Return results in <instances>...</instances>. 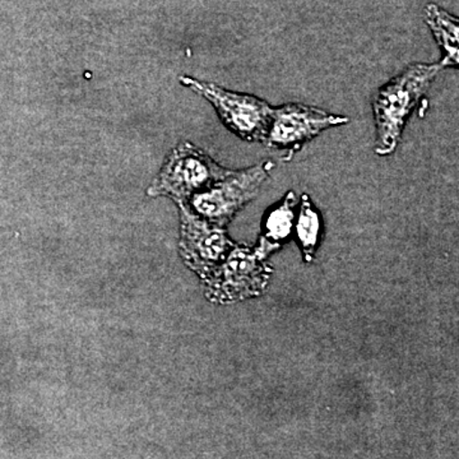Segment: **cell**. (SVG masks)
Wrapping results in <instances>:
<instances>
[{"instance_id":"obj_1","label":"cell","mask_w":459,"mask_h":459,"mask_svg":"<svg viewBox=\"0 0 459 459\" xmlns=\"http://www.w3.org/2000/svg\"><path fill=\"white\" fill-rule=\"evenodd\" d=\"M440 69L439 65H410L403 74L377 91L373 101L377 155L386 156L394 152L407 117L427 93Z\"/></svg>"},{"instance_id":"obj_2","label":"cell","mask_w":459,"mask_h":459,"mask_svg":"<svg viewBox=\"0 0 459 459\" xmlns=\"http://www.w3.org/2000/svg\"><path fill=\"white\" fill-rule=\"evenodd\" d=\"M229 171L201 148L190 142H180L166 157L159 174L148 186L147 195L170 198L178 205L186 204L193 195L222 179Z\"/></svg>"},{"instance_id":"obj_3","label":"cell","mask_w":459,"mask_h":459,"mask_svg":"<svg viewBox=\"0 0 459 459\" xmlns=\"http://www.w3.org/2000/svg\"><path fill=\"white\" fill-rule=\"evenodd\" d=\"M274 166L273 161L265 160L252 168L230 170L222 179L193 195L186 205L205 221L226 228L258 195Z\"/></svg>"},{"instance_id":"obj_4","label":"cell","mask_w":459,"mask_h":459,"mask_svg":"<svg viewBox=\"0 0 459 459\" xmlns=\"http://www.w3.org/2000/svg\"><path fill=\"white\" fill-rule=\"evenodd\" d=\"M180 83L207 100L219 114L226 128L247 142L263 141L270 126L272 108L264 100L247 93L234 92L221 86L189 75H181Z\"/></svg>"},{"instance_id":"obj_5","label":"cell","mask_w":459,"mask_h":459,"mask_svg":"<svg viewBox=\"0 0 459 459\" xmlns=\"http://www.w3.org/2000/svg\"><path fill=\"white\" fill-rule=\"evenodd\" d=\"M271 272L258 250L235 246L225 261L204 280L205 295L220 304L258 296L267 285Z\"/></svg>"},{"instance_id":"obj_6","label":"cell","mask_w":459,"mask_h":459,"mask_svg":"<svg viewBox=\"0 0 459 459\" xmlns=\"http://www.w3.org/2000/svg\"><path fill=\"white\" fill-rule=\"evenodd\" d=\"M346 123H349V117L307 105L287 104L272 108L270 126L262 143L287 153L286 160H290L319 133Z\"/></svg>"},{"instance_id":"obj_7","label":"cell","mask_w":459,"mask_h":459,"mask_svg":"<svg viewBox=\"0 0 459 459\" xmlns=\"http://www.w3.org/2000/svg\"><path fill=\"white\" fill-rule=\"evenodd\" d=\"M179 211L180 256L204 281L225 261L235 244L230 240L225 228L205 221L188 205L179 204Z\"/></svg>"},{"instance_id":"obj_8","label":"cell","mask_w":459,"mask_h":459,"mask_svg":"<svg viewBox=\"0 0 459 459\" xmlns=\"http://www.w3.org/2000/svg\"><path fill=\"white\" fill-rule=\"evenodd\" d=\"M296 195L290 192L279 207L274 208L265 220V234L255 247L264 258L273 250L279 249L281 243L291 234L294 226Z\"/></svg>"},{"instance_id":"obj_9","label":"cell","mask_w":459,"mask_h":459,"mask_svg":"<svg viewBox=\"0 0 459 459\" xmlns=\"http://www.w3.org/2000/svg\"><path fill=\"white\" fill-rule=\"evenodd\" d=\"M428 20L435 33V38L442 47L444 56L440 68L458 65V23L435 5L428 9Z\"/></svg>"},{"instance_id":"obj_10","label":"cell","mask_w":459,"mask_h":459,"mask_svg":"<svg viewBox=\"0 0 459 459\" xmlns=\"http://www.w3.org/2000/svg\"><path fill=\"white\" fill-rule=\"evenodd\" d=\"M320 234V217L307 195H304L301 202L300 213L296 222V235L299 243L303 247L305 261L313 259L316 247L318 246Z\"/></svg>"}]
</instances>
